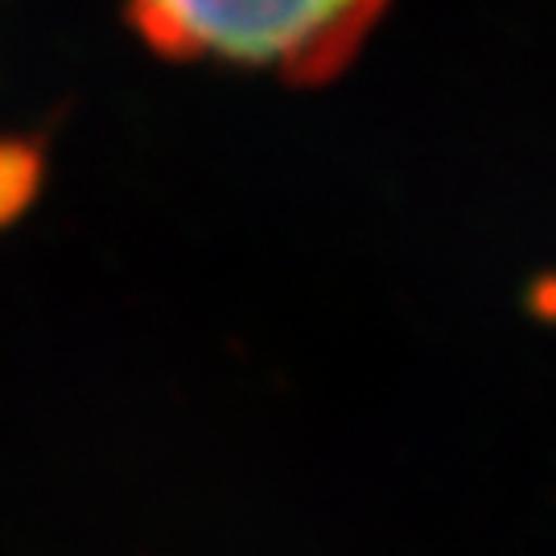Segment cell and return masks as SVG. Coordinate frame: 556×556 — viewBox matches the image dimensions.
I'll return each instance as SVG.
<instances>
[{
  "label": "cell",
  "instance_id": "cell-1",
  "mask_svg": "<svg viewBox=\"0 0 556 556\" xmlns=\"http://www.w3.org/2000/svg\"><path fill=\"white\" fill-rule=\"evenodd\" d=\"M392 0H124L137 38L174 62H206L298 87L338 79Z\"/></svg>",
  "mask_w": 556,
  "mask_h": 556
},
{
  "label": "cell",
  "instance_id": "cell-2",
  "mask_svg": "<svg viewBox=\"0 0 556 556\" xmlns=\"http://www.w3.org/2000/svg\"><path fill=\"white\" fill-rule=\"evenodd\" d=\"M41 178V157L25 140H0V223L17 215Z\"/></svg>",
  "mask_w": 556,
  "mask_h": 556
}]
</instances>
